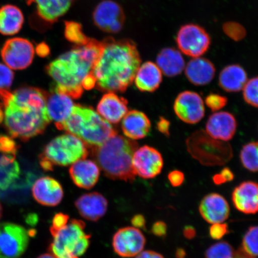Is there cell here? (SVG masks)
I'll return each mask as SVG.
<instances>
[{
    "instance_id": "obj_1",
    "label": "cell",
    "mask_w": 258,
    "mask_h": 258,
    "mask_svg": "<svg viewBox=\"0 0 258 258\" xmlns=\"http://www.w3.org/2000/svg\"><path fill=\"white\" fill-rule=\"evenodd\" d=\"M47 95L44 90L31 86L0 91L4 110L2 124L12 138L27 141L44 133L51 121L46 108Z\"/></svg>"
},
{
    "instance_id": "obj_2",
    "label": "cell",
    "mask_w": 258,
    "mask_h": 258,
    "mask_svg": "<svg viewBox=\"0 0 258 258\" xmlns=\"http://www.w3.org/2000/svg\"><path fill=\"white\" fill-rule=\"evenodd\" d=\"M102 49L92 72L100 91L124 92L134 82L141 59L136 44L130 40L102 41Z\"/></svg>"
},
{
    "instance_id": "obj_3",
    "label": "cell",
    "mask_w": 258,
    "mask_h": 258,
    "mask_svg": "<svg viewBox=\"0 0 258 258\" xmlns=\"http://www.w3.org/2000/svg\"><path fill=\"white\" fill-rule=\"evenodd\" d=\"M102 49V42L90 39L51 61L45 69L53 81L51 90L80 98L85 90L84 82L92 73Z\"/></svg>"
},
{
    "instance_id": "obj_4",
    "label": "cell",
    "mask_w": 258,
    "mask_h": 258,
    "mask_svg": "<svg viewBox=\"0 0 258 258\" xmlns=\"http://www.w3.org/2000/svg\"><path fill=\"white\" fill-rule=\"evenodd\" d=\"M137 147L136 142L117 134L92 150L98 166L106 177L113 180L133 182L136 174L132 159Z\"/></svg>"
},
{
    "instance_id": "obj_5",
    "label": "cell",
    "mask_w": 258,
    "mask_h": 258,
    "mask_svg": "<svg viewBox=\"0 0 258 258\" xmlns=\"http://www.w3.org/2000/svg\"><path fill=\"white\" fill-rule=\"evenodd\" d=\"M59 130L75 135L89 148L98 147L114 135L115 129L94 109L82 105H74L70 117Z\"/></svg>"
},
{
    "instance_id": "obj_6",
    "label": "cell",
    "mask_w": 258,
    "mask_h": 258,
    "mask_svg": "<svg viewBox=\"0 0 258 258\" xmlns=\"http://www.w3.org/2000/svg\"><path fill=\"white\" fill-rule=\"evenodd\" d=\"M89 154L88 145L75 135L67 133L46 145L39 156V162L44 170L51 171L55 166H67L85 159Z\"/></svg>"
},
{
    "instance_id": "obj_7",
    "label": "cell",
    "mask_w": 258,
    "mask_h": 258,
    "mask_svg": "<svg viewBox=\"0 0 258 258\" xmlns=\"http://www.w3.org/2000/svg\"><path fill=\"white\" fill-rule=\"evenodd\" d=\"M186 149L193 159L203 166H222L233 156V148L227 142L215 140L205 131H197L186 140Z\"/></svg>"
},
{
    "instance_id": "obj_8",
    "label": "cell",
    "mask_w": 258,
    "mask_h": 258,
    "mask_svg": "<svg viewBox=\"0 0 258 258\" xmlns=\"http://www.w3.org/2000/svg\"><path fill=\"white\" fill-rule=\"evenodd\" d=\"M86 224L73 219L66 227L53 234L49 251L56 258H79L88 250L91 235L86 233Z\"/></svg>"
},
{
    "instance_id": "obj_9",
    "label": "cell",
    "mask_w": 258,
    "mask_h": 258,
    "mask_svg": "<svg viewBox=\"0 0 258 258\" xmlns=\"http://www.w3.org/2000/svg\"><path fill=\"white\" fill-rule=\"evenodd\" d=\"M176 43L180 51L192 58L201 57L211 45V37L204 28L196 24L182 26L177 32Z\"/></svg>"
},
{
    "instance_id": "obj_10",
    "label": "cell",
    "mask_w": 258,
    "mask_h": 258,
    "mask_svg": "<svg viewBox=\"0 0 258 258\" xmlns=\"http://www.w3.org/2000/svg\"><path fill=\"white\" fill-rule=\"evenodd\" d=\"M30 234L21 225L0 224V258H17L27 250Z\"/></svg>"
},
{
    "instance_id": "obj_11",
    "label": "cell",
    "mask_w": 258,
    "mask_h": 258,
    "mask_svg": "<svg viewBox=\"0 0 258 258\" xmlns=\"http://www.w3.org/2000/svg\"><path fill=\"white\" fill-rule=\"evenodd\" d=\"M35 48L31 42L26 38H12L5 42L1 56L4 62L12 70L27 69L33 62Z\"/></svg>"
},
{
    "instance_id": "obj_12",
    "label": "cell",
    "mask_w": 258,
    "mask_h": 258,
    "mask_svg": "<svg viewBox=\"0 0 258 258\" xmlns=\"http://www.w3.org/2000/svg\"><path fill=\"white\" fill-rule=\"evenodd\" d=\"M177 117L189 124L201 121L205 114L204 102L198 93L185 90L177 96L173 104Z\"/></svg>"
},
{
    "instance_id": "obj_13",
    "label": "cell",
    "mask_w": 258,
    "mask_h": 258,
    "mask_svg": "<svg viewBox=\"0 0 258 258\" xmlns=\"http://www.w3.org/2000/svg\"><path fill=\"white\" fill-rule=\"evenodd\" d=\"M132 165L136 175L144 179H152L161 172L164 161L159 151L145 145L135 151Z\"/></svg>"
},
{
    "instance_id": "obj_14",
    "label": "cell",
    "mask_w": 258,
    "mask_h": 258,
    "mask_svg": "<svg viewBox=\"0 0 258 258\" xmlns=\"http://www.w3.org/2000/svg\"><path fill=\"white\" fill-rule=\"evenodd\" d=\"M96 27L108 33L120 31L125 21L123 11L120 6L112 0H104L97 6L93 14Z\"/></svg>"
},
{
    "instance_id": "obj_15",
    "label": "cell",
    "mask_w": 258,
    "mask_h": 258,
    "mask_svg": "<svg viewBox=\"0 0 258 258\" xmlns=\"http://www.w3.org/2000/svg\"><path fill=\"white\" fill-rule=\"evenodd\" d=\"M146 238L137 228L127 227L116 232L112 238V247L118 255L123 257L137 256L143 251Z\"/></svg>"
},
{
    "instance_id": "obj_16",
    "label": "cell",
    "mask_w": 258,
    "mask_h": 258,
    "mask_svg": "<svg viewBox=\"0 0 258 258\" xmlns=\"http://www.w3.org/2000/svg\"><path fill=\"white\" fill-rule=\"evenodd\" d=\"M32 194L35 201L50 207L59 205L64 195L60 183L50 176L41 177L35 180L32 186Z\"/></svg>"
},
{
    "instance_id": "obj_17",
    "label": "cell",
    "mask_w": 258,
    "mask_h": 258,
    "mask_svg": "<svg viewBox=\"0 0 258 258\" xmlns=\"http://www.w3.org/2000/svg\"><path fill=\"white\" fill-rule=\"evenodd\" d=\"M237 128L236 118L227 111L215 112L209 116L206 124V132L209 136L227 143L233 138Z\"/></svg>"
},
{
    "instance_id": "obj_18",
    "label": "cell",
    "mask_w": 258,
    "mask_h": 258,
    "mask_svg": "<svg viewBox=\"0 0 258 258\" xmlns=\"http://www.w3.org/2000/svg\"><path fill=\"white\" fill-rule=\"evenodd\" d=\"M199 211L202 217L209 224L222 223L229 218L230 208L223 196L210 193L200 203Z\"/></svg>"
},
{
    "instance_id": "obj_19",
    "label": "cell",
    "mask_w": 258,
    "mask_h": 258,
    "mask_svg": "<svg viewBox=\"0 0 258 258\" xmlns=\"http://www.w3.org/2000/svg\"><path fill=\"white\" fill-rule=\"evenodd\" d=\"M232 202L237 211L246 215L258 212V183L244 181L235 187L231 195Z\"/></svg>"
},
{
    "instance_id": "obj_20",
    "label": "cell",
    "mask_w": 258,
    "mask_h": 258,
    "mask_svg": "<svg viewBox=\"0 0 258 258\" xmlns=\"http://www.w3.org/2000/svg\"><path fill=\"white\" fill-rule=\"evenodd\" d=\"M75 206L83 218L96 222L106 214L108 203L107 200L101 194L93 192L81 196L76 200Z\"/></svg>"
},
{
    "instance_id": "obj_21",
    "label": "cell",
    "mask_w": 258,
    "mask_h": 258,
    "mask_svg": "<svg viewBox=\"0 0 258 258\" xmlns=\"http://www.w3.org/2000/svg\"><path fill=\"white\" fill-rule=\"evenodd\" d=\"M28 6L35 5L38 19L51 25L66 14L74 0H25Z\"/></svg>"
},
{
    "instance_id": "obj_22",
    "label": "cell",
    "mask_w": 258,
    "mask_h": 258,
    "mask_svg": "<svg viewBox=\"0 0 258 258\" xmlns=\"http://www.w3.org/2000/svg\"><path fill=\"white\" fill-rule=\"evenodd\" d=\"M97 111L106 121L117 124L128 112L127 101L115 93L108 92L100 100Z\"/></svg>"
},
{
    "instance_id": "obj_23",
    "label": "cell",
    "mask_w": 258,
    "mask_h": 258,
    "mask_svg": "<svg viewBox=\"0 0 258 258\" xmlns=\"http://www.w3.org/2000/svg\"><path fill=\"white\" fill-rule=\"evenodd\" d=\"M74 104L70 96L51 90L48 93L46 108L50 121H53L57 128L70 117Z\"/></svg>"
},
{
    "instance_id": "obj_24",
    "label": "cell",
    "mask_w": 258,
    "mask_h": 258,
    "mask_svg": "<svg viewBox=\"0 0 258 258\" xmlns=\"http://www.w3.org/2000/svg\"><path fill=\"white\" fill-rule=\"evenodd\" d=\"M71 178L80 188L90 189L98 182L99 167L94 161L83 159L73 164L69 170Z\"/></svg>"
},
{
    "instance_id": "obj_25",
    "label": "cell",
    "mask_w": 258,
    "mask_h": 258,
    "mask_svg": "<svg viewBox=\"0 0 258 258\" xmlns=\"http://www.w3.org/2000/svg\"><path fill=\"white\" fill-rule=\"evenodd\" d=\"M215 72L214 64L201 57L193 58L185 67L186 79L197 86L208 85L214 79Z\"/></svg>"
},
{
    "instance_id": "obj_26",
    "label": "cell",
    "mask_w": 258,
    "mask_h": 258,
    "mask_svg": "<svg viewBox=\"0 0 258 258\" xmlns=\"http://www.w3.org/2000/svg\"><path fill=\"white\" fill-rule=\"evenodd\" d=\"M121 128L125 136L132 140H141L150 134L151 123L144 112L132 110L122 119Z\"/></svg>"
},
{
    "instance_id": "obj_27",
    "label": "cell",
    "mask_w": 258,
    "mask_h": 258,
    "mask_svg": "<svg viewBox=\"0 0 258 258\" xmlns=\"http://www.w3.org/2000/svg\"><path fill=\"white\" fill-rule=\"evenodd\" d=\"M162 72L156 63L146 62L140 66L135 77V84L141 92H154L162 82Z\"/></svg>"
},
{
    "instance_id": "obj_28",
    "label": "cell",
    "mask_w": 258,
    "mask_h": 258,
    "mask_svg": "<svg viewBox=\"0 0 258 258\" xmlns=\"http://www.w3.org/2000/svg\"><path fill=\"white\" fill-rule=\"evenodd\" d=\"M247 82V75L243 67L237 64L224 68L219 76L220 88L228 93H236L243 89Z\"/></svg>"
},
{
    "instance_id": "obj_29",
    "label": "cell",
    "mask_w": 258,
    "mask_h": 258,
    "mask_svg": "<svg viewBox=\"0 0 258 258\" xmlns=\"http://www.w3.org/2000/svg\"><path fill=\"white\" fill-rule=\"evenodd\" d=\"M157 64L164 75L174 77L185 70V63L181 53L174 48H165L157 57Z\"/></svg>"
},
{
    "instance_id": "obj_30",
    "label": "cell",
    "mask_w": 258,
    "mask_h": 258,
    "mask_svg": "<svg viewBox=\"0 0 258 258\" xmlns=\"http://www.w3.org/2000/svg\"><path fill=\"white\" fill-rule=\"evenodd\" d=\"M24 21L23 13L17 6L6 5L0 8V34L7 36L18 34Z\"/></svg>"
},
{
    "instance_id": "obj_31",
    "label": "cell",
    "mask_w": 258,
    "mask_h": 258,
    "mask_svg": "<svg viewBox=\"0 0 258 258\" xmlns=\"http://www.w3.org/2000/svg\"><path fill=\"white\" fill-rule=\"evenodd\" d=\"M20 166L14 155L0 153V191H8L20 179Z\"/></svg>"
},
{
    "instance_id": "obj_32",
    "label": "cell",
    "mask_w": 258,
    "mask_h": 258,
    "mask_svg": "<svg viewBox=\"0 0 258 258\" xmlns=\"http://www.w3.org/2000/svg\"><path fill=\"white\" fill-rule=\"evenodd\" d=\"M240 160L244 168L251 172H258V141L243 145L240 151Z\"/></svg>"
},
{
    "instance_id": "obj_33",
    "label": "cell",
    "mask_w": 258,
    "mask_h": 258,
    "mask_svg": "<svg viewBox=\"0 0 258 258\" xmlns=\"http://www.w3.org/2000/svg\"><path fill=\"white\" fill-rule=\"evenodd\" d=\"M64 36L76 46H83L91 39L83 33L82 26L75 22H66Z\"/></svg>"
},
{
    "instance_id": "obj_34",
    "label": "cell",
    "mask_w": 258,
    "mask_h": 258,
    "mask_svg": "<svg viewBox=\"0 0 258 258\" xmlns=\"http://www.w3.org/2000/svg\"><path fill=\"white\" fill-rule=\"evenodd\" d=\"M241 249L250 256H258V225L248 229L242 239Z\"/></svg>"
},
{
    "instance_id": "obj_35",
    "label": "cell",
    "mask_w": 258,
    "mask_h": 258,
    "mask_svg": "<svg viewBox=\"0 0 258 258\" xmlns=\"http://www.w3.org/2000/svg\"><path fill=\"white\" fill-rule=\"evenodd\" d=\"M235 251L227 241L218 242L210 246L205 252V258H234Z\"/></svg>"
},
{
    "instance_id": "obj_36",
    "label": "cell",
    "mask_w": 258,
    "mask_h": 258,
    "mask_svg": "<svg viewBox=\"0 0 258 258\" xmlns=\"http://www.w3.org/2000/svg\"><path fill=\"white\" fill-rule=\"evenodd\" d=\"M243 90L244 101L248 105L258 108V77L247 80Z\"/></svg>"
},
{
    "instance_id": "obj_37",
    "label": "cell",
    "mask_w": 258,
    "mask_h": 258,
    "mask_svg": "<svg viewBox=\"0 0 258 258\" xmlns=\"http://www.w3.org/2000/svg\"><path fill=\"white\" fill-rule=\"evenodd\" d=\"M15 78V74L6 64L0 63V91L10 90Z\"/></svg>"
},
{
    "instance_id": "obj_38",
    "label": "cell",
    "mask_w": 258,
    "mask_h": 258,
    "mask_svg": "<svg viewBox=\"0 0 258 258\" xmlns=\"http://www.w3.org/2000/svg\"><path fill=\"white\" fill-rule=\"evenodd\" d=\"M206 105L213 112H217L223 109L228 104L227 97L217 94V93H210L205 99Z\"/></svg>"
},
{
    "instance_id": "obj_39",
    "label": "cell",
    "mask_w": 258,
    "mask_h": 258,
    "mask_svg": "<svg viewBox=\"0 0 258 258\" xmlns=\"http://www.w3.org/2000/svg\"><path fill=\"white\" fill-rule=\"evenodd\" d=\"M18 148V145L14 139L7 135L0 134V153L16 156Z\"/></svg>"
},
{
    "instance_id": "obj_40",
    "label": "cell",
    "mask_w": 258,
    "mask_h": 258,
    "mask_svg": "<svg viewBox=\"0 0 258 258\" xmlns=\"http://www.w3.org/2000/svg\"><path fill=\"white\" fill-rule=\"evenodd\" d=\"M69 216L63 214V213H57L54 215L52 220V224H51L50 228L51 235L66 227L67 224H69Z\"/></svg>"
},
{
    "instance_id": "obj_41",
    "label": "cell",
    "mask_w": 258,
    "mask_h": 258,
    "mask_svg": "<svg viewBox=\"0 0 258 258\" xmlns=\"http://www.w3.org/2000/svg\"><path fill=\"white\" fill-rule=\"evenodd\" d=\"M234 179V174L228 167H224L221 172L215 174L212 177L213 182L217 185H221L224 183L233 181Z\"/></svg>"
},
{
    "instance_id": "obj_42",
    "label": "cell",
    "mask_w": 258,
    "mask_h": 258,
    "mask_svg": "<svg viewBox=\"0 0 258 258\" xmlns=\"http://www.w3.org/2000/svg\"><path fill=\"white\" fill-rule=\"evenodd\" d=\"M228 233V226L227 224H214L209 228L210 237L214 240H220Z\"/></svg>"
},
{
    "instance_id": "obj_43",
    "label": "cell",
    "mask_w": 258,
    "mask_h": 258,
    "mask_svg": "<svg viewBox=\"0 0 258 258\" xmlns=\"http://www.w3.org/2000/svg\"><path fill=\"white\" fill-rule=\"evenodd\" d=\"M168 180L173 187L181 186L185 181L184 174L181 171L174 170L168 174Z\"/></svg>"
},
{
    "instance_id": "obj_44",
    "label": "cell",
    "mask_w": 258,
    "mask_h": 258,
    "mask_svg": "<svg viewBox=\"0 0 258 258\" xmlns=\"http://www.w3.org/2000/svg\"><path fill=\"white\" fill-rule=\"evenodd\" d=\"M167 227L165 222L159 221L155 222L151 227L152 233L159 237H165L167 235Z\"/></svg>"
},
{
    "instance_id": "obj_45",
    "label": "cell",
    "mask_w": 258,
    "mask_h": 258,
    "mask_svg": "<svg viewBox=\"0 0 258 258\" xmlns=\"http://www.w3.org/2000/svg\"><path fill=\"white\" fill-rule=\"evenodd\" d=\"M170 122L166 118L161 117L157 123V128L160 133L165 135L166 137L170 136Z\"/></svg>"
},
{
    "instance_id": "obj_46",
    "label": "cell",
    "mask_w": 258,
    "mask_h": 258,
    "mask_svg": "<svg viewBox=\"0 0 258 258\" xmlns=\"http://www.w3.org/2000/svg\"><path fill=\"white\" fill-rule=\"evenodd\" d=\"M131 223L133 225L134 227L137 228H142L145 230L146 227V220L144 216L141 214L135 215L131 219Z\"/></svg>"
},
{
    "instance_id": "obj_47",
    "label": "cell",
    "mask_w": 258,
    "mask_h": 258,
    "mask_svg": "<svg viewBox=\"0 0 258 258\" xmlns=\"http://www.w3.org/2000/svg\"><path fill=\"white\" fill-rule=\"evenodd\" d=\"M136 258H164L162 254L152 250L141 251L136 256Z\"/></svg>"
},
{
    "instance_id": "obj_48",
    "label": "cell",
    "mask_w": 258,
    "mask_h": 258,
    "mask_svg": "<svg viewBox=\"0 0 258 258\" xmlns=\"http://www.w3.org/2000/svg\"><path fill=\"white\" fill-rule=\"evenodd\" d=\"M196 230L191 225H186L183 230V236L186 239L192 240L196 236Z\"/></svg>"
},
{
    "instance_id": "obj_49",
    "label": "cell",
    "mask_w": 258,
    "mask_h": 258,
    "mask_svg": "<svg viewBox=\"0 0 258 258\" xmlns=\"http://www.w3.org/2000/svg\"><path fill=\"white\" fill-rule=\"evenodd\" d=\"M36 52L41 57H46L49 54V48L46 44L41 43L38 45Z\"/></svg>"
},
{
    "instance_id": "obj_50",
    "label": "cell",
    "mask_w": 258,
    "mask_h": 258,
    "mask_svg": "<svg viewBox=\"0 0 258 258\" xmlns=\"http://www.w3.org/2000/svg\"><path fill=\"white\" fill-rule=\"evenodd\" d=\"M234 258H256V257L249 255L246 252L239 248L236 251H235Z\"/></svg>"
},
{
    "instance_id": "obj_51",
    "label": "cell",
    "mask_w": 258,
    "mask_h": 258,
    "mask_svg": "<svg viewBox=\"0 0 258 258\" xmlns=\"http://www.w3.org/2000/svg\"><path fill=\"white\" fill-rule=\"evenodd\" d=\"M175 256L176 258H185L186 252L184 249L179 247L176 250Z\"/></svg>"
},
{
    "instance_id": "obj_52",
    "label": "cell",
    "mask_w": 258,
    "mask_h": 258,
    "mask_svg": "<svg viewBox=\"0 0 258 258\" xmlns=\"http://www.w3.org/2000/svg\"><path fill=\"white\" fill-rule=\"evenodd\" d=\"M3 117H4V110H3L2 104L0 103V124L3 123Z\"/></svg>"
},
{
    "instance_id": "obj_53",
    "label": "cell",
    "mask_w": 258,
    "mask_h": 258,
    "mask_svg": "<svg viewBox=\"0 0 258 258\" xmlns=\"http://www.w3.org/2000/svg\"><path fill=\"white\" fill-rule=\"evenodd\" d=\"M37 258H56L55 256L53 255V254L51 253H45L41 254L40 256H38Z\"/></svg>"
},
{
    "instance_id": "obj_54",
    "label": "cell",
    "mask_w": 258,
    "mask_h": 258,
    "mask_svg": "<svg viewBox=\"0 0 258 258\" xmlns=\"http://www.w3.org/2000/svg\"><path fill=\"white\" fill-rule=\"evenodd\" d=\"M3 214V208L1 203H0V219H1Z\"/></svg>"
}]
</instances>
